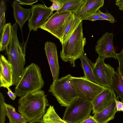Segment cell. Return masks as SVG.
Wrapping results in <instances>:
<instances>
[{"instance_id": "1", "label": "cell", "mask_w": 123, "mask_h": 123, "mask_svg": "<svg viewBox=\"0 0 123 123\" xmlns=\"http://www.w3.org/2000/svg\"><path fill=\"white\" fill-rule=\"evenodd\" d=\"M47 95L40 90L29 93L18 100V111L29 122L41 120L49 105Z\"/></svg>"}, {"instance_id": "2", "label": "cell", "mask_w": 123, "mask_h": 123, "mask_svg": "<svg viewBox=\"0 0 123 123\" xmlns=\"http://www.w3.org/2000/svg\"><path fill=\"white\" fill-rule=\"evenodd\" d=\"M17 22L12 25L11 39L5 49L7 60L13 68V85L16 86L19 82L23 73L25 64V48L19 43L17 34Z\"/></svg>"}, {"instance_id": "3", "label": "cell", "mask_w": 123, "mask_h": 123, "mask_svg": "<svg viewBox=\"0 0 123 123\" xmlns=\"http://www.w3.org/2000/svg\"><path fill=\"white\" fill-rule=\"evenodd\" d=\"M86 43V39L83 32L82 21L67 41L62 44L60 55L62 60L69 62L73 67H75L76 60L85 53L84 47Z\"/></svg>"}, {"instance_id": "4", "label": "cell", "mask_w": 123, "mask_h": 123, "mask_svg": "<svg viewBox=\"0 0 123 123\" xmlns=\"http://www.w3.org/2000/svg\"><path fill=\"white\" fill-rule=\"evenodd\" d=\"M44 83L39 67L32 63L24 68L22 76L16 86L15 92L20 98L29 93L41 90Z\"/></svg>"}, {"instance_id": "5", "label": "cell", "mask_w": 123, "mask_h": 123, "mask_svg": "<svg viewBox=\"0 0 123 123\" xmlns=\"http://www.w3.org/2000/svg\"><path fill=\"white\" fill-rule=\"evenodd\" d=\"M72 77L70 74H68L53 81L48 90L62 106H69L78 98L71 80Z\"/></svg>"}, {"instance_id": "6", "label": "cell", "mask_w": 123, "mask_h": 123, "mask_svg": "<svg viewBox=\"0 0 123 123\" xmlns=\"http://www.w3.org/2000/svg\"><path fill=\"white\" fill-rule=\"evenodd\" d=\"M74 14L68 11H56L40 28L51 34L61 43L66 29Z\"/></svg>"}, {"instance_id": "7", "label": "cell", "mask_w": 123, "mask_h": 123, "mask_svg": "<svg viewBox=\"0 0 123 123\" xmlns=\"http://www.w3.org/2000/svg\"><path fill=\"white\" fill-rule=\"evenodd\" d=\"M92 110V102L77 98L66 107L62 119L68 123H78L88 117Z\"/></svg>"}, {"instance_id": "8", "label": "cell", "mask_w": 123, "mask_h": 123, "mask_svg": "<svg viewBox=\"0 0 123 123\" xmlns=\"http://www.w3.org/2000/svg\"><path fill=\"white\" fill-rule=\"evenodd\" d=\"M71 80L78 98L91 102L98 94L109 88L93 83L84 76L78 77L72 76Z\"/></svg>"}, {"instance_id": "9", "label": "cell", "mask_w": 123, "mask_h": 123, "mask_svg": "<svg viewBox=\"0 0 123 123\" xmlns=\"http://www.w3.org/2000/svg\"><path fill=\"white\" fill-rule=\"evenodd\" d=\"M105 59L98 56L94 63L93 72L100 85L111 88L112 77L115 71L110 65L105 63Z\"/></svg>"}, {"instance_id": "10", "label": "cell", "mask_w": 123, "mask_h": 123, "mask_svg": "<svg viewBox=\"0 0 123 123\" xmlns=\"http://www.w3.org/2000/svg\"><path fill=\"white\" fill-rule=\"evenodd\" d=\"M31 16L28 20V25L30 31H37L53 14V12L44 4L33 5Z\"/></svg>"}, {"instance_id": "11", "label": "cell", "mask_w": 123, "mask_h": 123, "mask_svg": "<svg viewBox=\"0 0 123 123\" xmlns=\"http://www.w3.org/2000/svg\"><path fill=\"white\" fill-rule=\"evenodd\" d=\"M113 33L107 32L97 41L95 51L99 56L105 59L113 58L117 59L113 42Z\"/></svg>"}, {"instance_id": "12", "label": "cell", "mask_w": 123, "mask_h": 123, "mask_svg": "<svg viewBox=\"0 0 123 123\" xmlns=\"http://www.w3.org/2000/svg\"><path fill=\"white\" fill-rule=\"evenodd\" d=\"M117 98L114 90L110 88L101 92L92 102V114H94L106 108Z\"/></svg>"}, {"instance_id": "13", "label": "cell", "mask_w": 123, "mask_h": 123, "mask_svg": "<svg viewBox=\"0 0 123 123\" xmlns=\"http://www.w3.org/2000/svg\"><path fill=\"white\" fill-rule=\"evenodd\" d=\"M44 49L53 78V81L58 79L59 66L56 45L53 43L47 42Z\"/></svg>"}, {"instance_id": "14", "label": "cell", "mask_w": 123, "mask_h": 123, "mask_svg": "<svg viewBox=\"0 0 123 123\" xmlns=\"http://www.w3.org/2000/svg\"><path fill=\"white\" fill-rule=\"evenodd\" d=\"M0 61V87L6 88H9L13 85V66L1 54Z\"/></svg>"}, {"instance_id": "15", "label": "cell", "mask_w": 123, "mask_h": 123, "mask_svg": "<svg viewBox=\"0 0 123 123\" xmlns=\"http://www.w3.org/2000/svg\"><path fill=\"white\" fill-rule=\"evenodd\" d=\"M12 5L13 9V16L22 29L25 22L29 20L31 17V8L22 7L16 0L12 2Z\"/></svg>"}, {"instance_id": "16", "label": "cell", "mask_w": 123, "mask_h": 123, "mask_svg": "<svg viewBox=\"0 0 123 123\" xmlns=\"http://www.w3.org/2000/svg\"><path fill=\"white\" fill-rule=\"evenodd\" d=\"M104 4V0H88L83 8L74 14V16L83 20L87 16L97 12Z\"/></svg>"}, {"instance_id": "17", "label": "cell", "mask_w": 123, "mask_h": 123, "mask_svg": "<svg viewBox=\"0 0 123 123\" xmlns=\"http://www.w3.org/2000/svg\"><path fill=\"white\" fill-rule=\"evenodd\" d=\"M117 111L115 100L109 106L94 114V118L98 123H107L114 119Z\"/></svg>"}, {"instance_id": "18", "label": "cell", "mask_w": 123, "mask_h": 123, "mask_svg": "<svg viewBox=\"0 0 123 123\" xmlns=\"http://www.w3.org/2000/svg\"><path fill=\"white\" fill-rule=\"evenodd\" d=\"M80 59L81 61V67L84 72V77L89 80L100 85L97 80L93 73V68L94 63L88 59L86 54L85 53Z\"/></svg>"}, {"instance_id": "19", "label": "cell", "mask_w": 123, "mask_h": 123, "mask_svg": "<svg viewBox=\"0 0 123 123\" xmlns=\"http://www.w3.org/2000/svg\"><path fill=\"white\" fill-rule=\"evenodd\" d=\"M63 6L57 12L68 11L77 13L84 7L88 0H61Z\"/></svg>"}, {"instance_id": "20", "label": "cell", "mask_w": 123, "mask_h": 123, "mask_svg": "<svg viewBox=\"0 0 123 123\" xmlns=\"http://www.w3.org/2000/svg\"><path fill=\"white\" fill-rule=\"evenodd\" d=\"M118 67L112 77L111 88L116 91L117 97L123 103V80L118 73Z\"/></svg>"}, {"instance_id": "21", "label": "cell", "mask_w": 123, "mask_h": 123, "mask_svg": "<svg viewBox=\"0 0 123 123\" xmlns=\"http://www.w3.org/2000/svg\"><path fill=\"white\" fill-rule=\"evenodd\" d=\"M6 111V115L9 119V123H28V122L22 115L17 112L12 105L5 104Z\"/></svg>"}, {"instance_id": "22", "label": "cell", "mask_w": 123, "mask_h": 123, "mask_svg": "<svg viewBox=\"0 0 123 123\" xmlns=\"http://www.w3.org/2000/svg\"><path fill=\"white\" fill-rule=\"evenodd\" d=\"M12 25L10 23L6 24L2 33L0 36V51L5 50L10 42Z\"/></svg>"}, {"instance_id": "23", "label": "cell", "mask_w": 123, "mask_h": 123, "mask_svg": "<svg viewBox=\"0 0 123 123\" xmlns=\"http://www.w3.org/2000/svg\"><path fill=\"white\" fill-rule=\"evenodd\" d=\"M42 120L44 123H68L59 117L53 106L50 105L43 116Z\"/></svg>"}, {"instance_id": "24", "label": "cell", "mask_w": 123, "mask_h": 123, "mask_svg": "<svg viewBox=\"0 0 123 123\" xmlns=\"http://www.w3.org/2000/svg\"><path fill=\"white\" fill-rule=\"evenodd\" d=\"M82 21L74 15L66 29L61 43L62 44L65 43L67 41Z\"/></svg>"}, {"instance_id": "25", "label": "cell", "mask_w": 123, "mask_h": 123, "mask_svg": "<svg viewBox=\"0 0 123 123\" xmlns=\"http://www.w3.org/2000/svg\"><path fill=\"white\" fill-rule=\"evenodd\" d=\"M4 97L1 92H0V123H5L6 111L5 105Z\"/></svg>"}, {"instance_id": "26", "label": "cell", "mask_w": 123, "mask_h": 123, "mask_svg": "<svg viewBox=\"0 0 123 123\" xmlns=\"http://www.w3.org/2000/svg\"><path fill=\"white\" fill-rule=\"evenodd\" d=\"M116 56L119 64L118 73L123 80V48L120 53L116 54Z\"/></svg>"}, {"instance_id": "27", "label": "cell", "mask_w": 123, "mask_h": 123, "mask_svg": "<svg viewBox=\"0 0 123 123\" xmlns=\"http://www.w3.org/2000/svg\"><path fill=\"white\" fill-rule=\"evenodd\" d=\"M50 1L52 3V5L49 7L52 12L55 10L58 11L63 6V4L61 0H50Z\"/></svg>"}, {"instance_id": "28", "label": "cell", "mask_w": 123, "mask_h": 123, "mask_svg": "<svg viewBox=\"0 0 123 123\" xmlns=\"http://www.w3.org/2000/svg\"><path fill=\"white\" fill-rule=\"evenodd\" d=\"M97 12L105 20L108 21L111 23H114L115 21L116 22L114 18L110 13H104L99 9L98 11Z\"/></svg>"}, {"instance_id": "29", "label": "cell", "mask_w": 123, "mask_h": 123, "mask_svg": "<svg viewBox=\"0 0 123 123\" xmlns=\"http://www.w3.org/2000/svg\"><path fill=\"white\" fill-rule=\"evenodd\" d=\"M84 20L92 21L97 20H105L97 12L87 16L84 18L83 20Z\"/></svg>"}, {"instance_id": "30", "label": "cell", "mask_w": 123, "mask_h": 123, "mask_svg": "<svg viewBox=\"0 0 123 123\" xmlns=\"http://www.w3.org/2000/svg\"><path fill=\"white\" fill-rule=\"evenodd\" d=\"M19 4L22 5H33L34 3L37 2V0H15Z\"/></svg>"}, {"instance_id": "31", "label": "cell", "mask_w": 123, "mask_h": 123, "mask_svg": "<svg viewBox=\"0 0 123 123\" xmlns=\"http://www.w3.org/2000/svg\"><path fill=\"white\" fill-rule=\"evenodd\" d=\"M7 8L5 2L3 0H1L0 3V18L5 14V12Z\"/></svg>"}, {"instance_id": "32", "label": "cell", "mask_w": 123, "mask_h": 123, "mask_svg": "<svg viewBox=\"0 0 123 123\" xmlns=\"http://www.w3.org/2000/svg\"><path fill=\"white\" fill-rule=\"evenodd\" d=\"M6 19L5 14L0 18V36L1 35L3 30L4 26L6 24Z\"/></svg>"}, {"instance_id": "33", "label": "cell", "mask_w": 123, "mask_h": 123, "mask_svg": "<svg viewBox=\"0 0 123 123\" xmlns=\"http://www.w3.org/2000/svg\"><path fill=\"white\" fill-rule=\"evenodd\" d=\"M78 123H98L94 118L93 116H90L85 120Z\"/></svg>"}, {"instance_id": "34", "label": "cell", "mask_w": 123, "mask_h": 123, "mask_svg": "<svg viewBox=\"0 0 123 123\" xmlns=\"http://www.w3.org/2000/svg\"><path fill=\"white\" fill-rule=\"evenodd\" d=\"M119 97H117L116 99L115 100L117 110V111H122L123 107V103L118 100Z\"/></svg>"}, {"instance_id": "35", "label": "cell", "mask_w": 123, "mask_h": 123, "mask_svg": "<svg viewBox=\"0 0 123 123\" xmlns=\"http://www.w3.org/2000/svg\"><path fill=\"white\" fill-rule=\"evenodd\" d=\"M7 89L8 90L7 92V94L12 100H14L17 96L16 93L15 92H13L10 88H8Z\"/></svg>"}, {"instance_id": "36", "label": "cell", "mask_w": 123, "mask_h": 123, "mask_svg": "<svg viewBox=\"0 0 123 123\" xmlns=\"http://www.w3.org/2000/svg\"><path fill=\"white\" fill-rule=\"evenodd\" d=\"M115 3L120 10L122 11H123V0H116Z\"/></svg>"}, {"instance_id": "37", "label": "cell", "mask_w": 123, "mask_h": 123, "mask_svg": "<svg viewBox=\"0 0 123 123\" xmlns=\"http://www.w3.org/2000/svg\"><path fill=\"white\" fill-rule=\"evenodd\" d=\"M28 123H44L42 120H33Z\"/></svg>"}, {"instance_id": "38", "label": "cell", "mask_w": 123, "mask_h": 123, "mask_svg": "<svg viewBox=\"0 0 123 123\" xmlns=\"http://www.w3.org/2000/svg\"><path fill=\"white\" fill-rule=\"evenodd\" d=\"M121 111H122L123 112V108L122 109V110Z\"/></svg>"}]
</instances>
